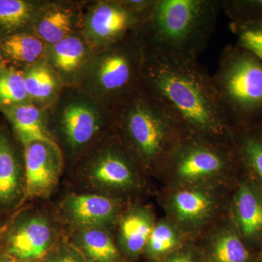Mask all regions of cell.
I'll return each mask as SVG.
<instances>
[{"instance_id":"5","label":"cell","mask_w":262,"mask_h":262,"mask_svg":"<svg viewBox=\"0 0 262 262\" xmlns=\"http://www.w3.org/2000/svg\"><path fill=\"white\" fill-rule=\"evenodd\" d=\"M141 168L122 141L103 146L78 165L71 182L76 189L122 200L143 187Z\"/></svg>"},{"instance_id":"18","label":"cell","mask_w":262,"mask_h":262,"mask_svg":"<svg viewBox=\"0 0 262 262\" xmlns=\"http://www.w3.org/2000/svg\"><path fill=\"white\" fill-rule=\"evenodd\" d=\"M235 212L239 227L246 237L262 230V198L248 186L239 189L235 198Z\"/></svg>"},{"instance_id":"12","label":"cell","mask_w":262,"mask_h":262,"mask_svg":"<svg viewBox=\"0 0 262 262\" xmlns=\"http://www.w3.org/2000/svg\"><path fill=\"white\" fill-rule=\"evenodd\" d=\"M155 223L154 215L147 207L132 205L124 209L116 226L115 241L125 261L134 262L144 255Z\"/></svg>"},{"instance_id":"7","label":"cell","mask_w":262,"mask_h":262,"mask_svg":"<svg viewBox=\"0 0 262 262\" xmlns=\"http://www.w3.org/2000/svg\"><path fill=\"white\" fill-rule=\"evenodd\" d=\"M236 155L229 144L191 135L177 146L163 168L185 184L215 178L229 168Z\"/></svg>"},{"instance_id":"29","label":"cell","mask_w":262,"mask_h":262,"mask_svg":"<svg viewBox=\"0 0 262 262\" xmlns=\"http://www.w3.org/2000/svg\"><path fill=\"white\" fill-rule=\"evenodd\" d=\"M231 29L237 37L235 46L262 61V22L246 25L231 24Z\"/></svg>"},{"instance_id":"11","label":"cell","mask_w":262,"mask_h":262,"mask_svg":"<svg viewBox=\"0 0 262 262\" xmlns=\"http://www.w3.org/2000/svg\"><path fill=\"white\" fill-rule=\"evenodd\" d=\"M25 177L20 154L10 134L0 127V220L24 206Z\"/></svg>"},{"instance_id":"1","label":"cell","mask_w":262,"mask_h":262,"mask_svg":"<svg viewBox=\"0 0 262 262\" xmlns=\"http://www.w3.org/2000/svg\"><path fill=\"white\" fill-rule=\"evenodd\" d=\"M143 82L177 114L189 135L223 144L233 140L212 75L198 60L176 62L144 55Z\"/></svg>"},{"instance_id":"30","label":"cell","mask_w":262,"mask_h":262,"mask_svg":"<svg viewBox=\"0 0 262 262\" xmlns=\"http://www.w3.org/2000/svg\"><path fill=\"white\" fill-rule=\"evenodd\" d=\"M38 262H89L65 236Z\"/></svg>"},{"instance_id":"33","label":"cell","mask_w":262,"mask_h":262,"mask_svg":"<svg viewBox=\"0 0 262 262\" xmlns=\"http://www.w3.org/2000/svg\"><path fill=\"white\" fill-rule=\"evenodd\" d=\"M3 38V37L0 35V70L7 67V60L6 58H5L4 53H3V46H2Z\"/></svg>"},{"instance_id":"20","label":"cell","mask_w":262,"mask_h":262,"mask_svg":"<svg viewBox=\"0 0 262 262\" xmlns=\"http://www.w3.org/2000/svg\"><path fill=\"white\" fill-rule=\"evenodd\" d=\"M181 244V235L175 225L161 221L155 223L144 255L150 261H158L180 248Z\"/></svg>"},{"instance_id":"3","label":"cell","mask_w":262,"mask_h":262,"mask_svg":"<svg viewBox=\"0 0 262 262\" xmlns=\"http://www.w3.org/2000/svg\"><path fill=\"white\" fill-rule=\"evenodd\" d=\"M120 112V140L141 170L163 168L189 135L177 114L143 82L125 98Z\"/></svg>"},{"instance_id":"4","label":"cell","mask_w":262,"mask_h":262,"mask_svg":"<svg viewBox=\"0 0 262 262\" xmlns=\"http://www.w3.org/2000/svg\"><path fill=\"white\" fill-rule=\"evenodd\" d=\"M213 84L232 130L262 126V61L229 46L212 75Z\"/></svg>"},{"instance_id":"25","label":"cell","mask_w":262,"mask_h":262,"mask_svg":"<svg viewBox=\"0 0 262 262\" xmlns=\"http://www.w3.org/2000/svg\"><path fill=\"white\" fill-rule=\"evenodd\" d=\"M72 27V13L69 10H55L41 19L37 26V32L46 42L55 45L69 37Z\"/></svg>"},{"instance_id":"14","label":"cell","mask_w":262,"mask_h":262,"mask_svg":"<svg viewBox=\"0 0 262 262\" xmlns=\"http://www.w3.org/2000/svg\"><path fill=\"white\" fill-rule=\"evenodd\" d=\"M113 230L94 228L64 232L66 238L89 262H127L117 247Z\"/></svg>"},{"instance_id":"23","label":"cell","mask_w":262,"mask_h":262,"mask_svg":"<svg viewBox=\"0 0 262 262\" xmlns=\"http://www.w3.org/2000/svg\"><path fill=\"white\" fill-rule=\"evenodd\" d=\"M29 98L24 71L8 67L0 70V110L5 112L27 103Z\"/></svg>"},{"instance_id":"26","label":"cell","mask_w":262,"mask_h":262,"mask_svg":"<svg viewBox=\"0 0 262 262\" xmlns=\"http://www.w3.org/2000/svg\"><path fill=\"white\" fill-rule=\"evenodd\" d=\"M84 54L83 43L75 37L69 36L56 43L53 48L54 64L65 72L75 70L80 66Z\"/></svg>"},{"instance_id":"9","label":"cell","mask_w":262,"mask_h":262,"mask_svg":"<svg viewBox=\"0 0 262 262\" xmlns=\"http://www.w3.org/2000/svg\"><path fill=\"white\" fill-rule=\"evenodd\" d=\"M22 148L25 177L24 206L49 199L56 192L63 173V160L59 146L39 141Z\"/></svg>"},{"instance_id":"10","label":"cell","mask_w":262,"mask_h":262,"mask_svg":"<svg viewBox=\"0 0 262 262\" xmlns=\"http://www.w3.org/2000/svg\"><path fill=\"white\" fill-rule=\"evenodd\" d=\"M144 54L141 46H120L110 52L100 62L98 80L103 90L114 95L128 97L141 84H136L143 76Z\"/></svg>"},{"instance_id":"19","label":"cell","mask_w":262,"mask_h":262,"mask_svg":"<svg viewBox=\"0 0 262 262\" xmlns=\"http://www.w3.org/2000/svg\"><path fill=\"white\" fill-rule=\"evenodd\" d=\"M2 46L7 61L17 63H34L44 51L42 42L39 39L24 32L3 37Z\"/></svg>"},{"instance_id":"28","label":"cell","mask_w":262,"mask_h":262,"mask_svg":"<svg viewBox=\"0 0 262 262\" xmlns=\"http://www.w3.org/2000/svg\"><path fill=\"white\" fill-rule=\"evenodd\" d=\"M24 82L29 98L46 99L53 94L56 82L51 71L43 66H36L24 71Z\"/></svg>"},{"instance_id":"22","label":"cell","mask_w":262,"mask_h":262,"mask_svg":"<svg viewBox=\"0 0 262 262\" xmlns=\"http://www.w3.org/2000/svg\"><path fill=\"white\" fill-rule=\"evenodd\" d=\"M205 257L207 262H248L250 256L238 236L225 231L213 239Z\"/></svg>"},{"instance_id":"2","label":"cell","mask_w":262,"mask_h":262,"mask_svg":"<svg viewBox=\"0 0 262 262\" xmlns=\"http://www.w3.org/2000/svg\"><path fill=\"white\" fill-rule=\"evenodd\" d=\"M222 1L155 0L141 17L145 56L176 62L194 61L208 46Z\"/></svg>"},{"instance_id":"21","label":"cell","mask_w":262,"mask_h":262,"mask_svg":"<svg viewBox=\"0 0 262 262\" xmlns=\"http://www.w3.org/2000/svg\"><path fill=\"white\" fill-rule=\"evenodd\" d=\"M236 154L262 179V126L234 130Z\"/></svg>"},{"instance_id":"32","label":"cell","mask_w":262,"mask_h":262,"mask_svg":"<svg viewBox=\"0 0 262 262\" xmlns=\"http://www.w3.org/2000/svg\"><path fill=\"white\" fill-rule=\"evenodd\" d=\"M0 262H29L19 259L8 254V253L0 251Z\"/></svg>"},{"instance_id":"13","label":"cell","mask_w":262,"mask_h":262,"mask_svg":"<svg viewBox=\"0 0 262 262\" xmlns=\"http://www.w3.org/2000/svg\"><path fill=\"white\" fill-rule=\"evenodd\" d=\"M101 128L94 112L84 103L69 105L61 120V133L66 144L72 151L89 146Z\"/></svg>"},{"instance_id":"34","label":"cell","mask_w":262,"mask_h":262,"mask_svg":"<svg viewBox=\"0 0 262 262\" xmlns=\"http://www.w3.org/2000/svg\"><path fill=\"white\" fill-rule=\"evenodd\" d=\"M8 217H7V218L3 219V220H0V246H1L2 234H3V229H4L5 222H6Z\"/></svg>"},{"instance_id":"6","label":"cell","mask_w":262,"mask_h":262,"mask_svg":"<svg viewBox=\"0 0 262 262\" xmlns=\"http://www.w3.org/2000/svg\"><path fill=\"white\" fill-rule=\"evenodd\" d=\"M63 237V229L52 210L29 203L8 217L0 251L24 261L38 262Z\"/></svg>"},{"instance_id":"27","label":"cell","mask_w":262,"mask_h":262,"mask_svg":"<svg viewBox=\"0 0 262 262\" xmlns=\"http://www.w3.org/2000/svg\"><path fill=\"white\" fill-rule=\"evenodd\" d=\"M222 8L231 24L246 25L262 22V0H225Z\"/></svg>"},{"instance_id":"15","label":"cell","mask_w":262,"mask_h":262,"mask_svg":"<svg viewBox=\"0 0 262 262\" xmlns=\"http://www.w3.org/2000/svg\"><path fill=\"white\" fill-rule=\"evenodd\" d=\"M139 17L122 3L100 5L90 18V29L95 36L106 41H118L132 28H136Z\"/></svg>"},{"instance_id":"24","label":"cell","mask_w":262,"mask_h":262,"mask_svg":"<svg viewBox=\"0 0 262 262\" xmlns=\"http://www.w3.org/2000/svg\"><path fill=\"white\" fill-rule=\"evenodd\" d=\"M32 5L23 0H0V35L20 33L32 18Z\"/></svg>"},{"instance_id":"17","label":"cell","mask_w":262,"mask_h":262,"mask_svg":"<svg viewBox=\"0 0 262 262\" xmlns=\"http://www.w3.org/2000/svg\"><path fill=\"white\" fill-rule=\"evenodd\" d=\"M11 125L15 140L22 147L34 142H46L58 146L45 126L40 113L28 102L4 112Z\"/></svg>"},{"instance_id":"16","label":"cell","mask_w":262,"mask_h":262,"mask_svg":"<svg viewBox=\"0 0 262 262\" xmlns=\"http://www.w3.org/2000/svg\"><path fill=\"white\" fill-rule=\"evenodd\" d=\"M215 200L211 193L198 187H186L173 193L170 209L176 220L185 226L198 225L211 215Z\"/></svg>"},{"instance_id":"31","label":"cell","mask_w":262,"mask_h":262,"mask_svg":"<svg viewBox=\"0 0 262 262\" xmlns=\"http://www.w3.org/2000/svg\"><path fill=\"white\" fill-rule=\"evenodd\" d=\"M153 262H207L204 255L187 248H179L166 257Z\"/></svg>"},{"instance_id":"8","label":"cell","mask_w":262,"mask_h":262,"mask_svg":"<svg viewBox=\"0 0 262 262\" xmlns=\"http://www.w3.org/2000/svg\"><path fill=\"white\" fill-rule=\"evenodd\" d=\"M122 200L97 193H66L52 211L63 232L84 229L113 230L125 209Z\"/></svg>"}]
</instances>
